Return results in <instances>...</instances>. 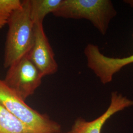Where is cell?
Listing matches in <instances>:
<instances>
[{
    "instance_id": "7a4b0ae2",
    "label": "cell",
    "mask_w": 133,
    "mask_h": 133,
    "mask_svg": "<svg viewBox=\"0 0 133 133\" xmlns=\"http://www.w3.org/2000/svg\"><path fill=\"white\" fill-rule=\"evenodd\" d=\"M0 104L19 119L27 133H61L60 124L30 107L1 79Z\"/></svg>"
},
{
    "instance_id": "3957f363",
    "label": "cell",
    "mask_w": 133,
    "mask_h": 133,
    "mask_svg": "<svg viewBox=\"0 0 133 133\" xmlns=\"http://www.w3.org/2000/svg\"><path fill=\"white\" fill-rule=\"evenodd\" d=\"M53 14L64 18L86 19L105 35L117 12L110 0H62Z\"/></svg>"
},
{
    "instance_id": "6da1fadb",
    "label": "cell",
    "mask_w": 133,
    "mask_h": 133,
    "mask_svg": "<svg viewBox=\"0 0 133 133\" xmlns=\"http://www.w3.org/2000/svg\"><path fill=\"white\" fill-rule=\"evenodd\" d=\"M9 29L5 43L4 66L9 68L28 55L33 45L34 24L30 16V0L22 1L8 23Z\"/></svg>"
},
{
    "instance_id": "7c38bea8",
    "label": "cell",
    "mask_w": 133,
    "mask_h": 133,
    "mask_svg": "<svg viewBox=\"0 0 133 133\" xmlns=\"http://www.w3.org/2000/svg\"><path fill=\"white\" fill-rule=\"evenodd\" d=\"M73 133V132L71 131V130L70 131H68V132H64V133Z\"/></svg>"
},
{
    "instance_id": "52a82bcc",
    "label": "cell",
    "mask_w": 133,
    "mask_h": 133,
    "mask_svg": "<svg viewBox=\"0 0 133 133\" xmlns=\"http://www.w3.org/2000/svg\"><path fill=\"white\" fill-rule=\"evenodd\" d=\"M133 105V100H130L116 92L111 93L109 108L99 117L91 121L79 118L74 124L71 131L73 133H101L105 122L116 113Z\"/></svg>"
},
{
    "instance_id": "5b68a950",
    "label": "cell",
    "mask_w": 133,
    "mask_h": 133,
    "mask_svg": "<svg viewBox=\"0 0 133 133\" xmlns=\"http://www.w3.org/2000/svg\"><path fill=\"white\" fill-rule=\"evenodd\" d=\"M27 56L43 77L54 74L58 71V65L44 31L43 23L34 24L33 45Z\"/></svg>"
},
{
    "instance_id": "277c9868",
    "label": "cell",
    "mask_w": 133,
    "mask_h": 133,
    "mask_svg": "<svg viewBox=\"0 0 133 133\" xmlns=\"http://www.w3.org/2000/svg\"><path fill=\"white\" fill-rule=\"evenodd\" d=\"M43 76L27 56L9 68L4 80L24 101L41 85Z\"/></svg>"
},
{
    "instance_id": "ba28073f",
    "label": "cell",
    "mask_w": 133,
    "mask_h": 133,
    "mask_svg": "<svg viewBox=\"0 0 133 133\" xmlns=\"http://www.w3.org/2000/svg\"><path fill=\"white\" fill-rule=\"evenodd\" d=\"M62 0H30V16L34 24L43 23L45 17L53 14Z\"/></svg>"
},
{
    "instance_id": "30bf717a",
    "label": "cell",
    "mask_w": 133,
    "mask_h": 133,
    "mask_svg": "<svg viewBox=\"0 0 133 133\" xmlns=\"http://www.w3.org/2000/svg\"><path fill=\"white\" fill-rule=\"evenodd\" d=\"M22 1L0 0V29L8 24L10 16L21 6Z\"/></svg>"
},
{
    "instance_id": "8992f818",
    "label": "cell",
    "mask_w": 133,
    "mask_h": 133,
    "mask_svg": "<svg viewBox=\"0 0 133 133\" xmlns=\"http://www.w3.org/2000/svg\"><path fill=\"white\" fill-rule=\"evenodd\" d=\"M133 38V33L132 34ZM133 63V54L121 58L108 57L96 48L91 52L88 59V68L104 84L110 82L114 75L124 66Z\"/></svg>"
},
{
    "instance_id": "9c48e42d",
    "label": "cell",
    "mask_w": 133,
    "mask_h": 133,
    "mask_svg": "<svg viewBox=\"0 0 133 133\" xmlns=\"http://www.w3.org/2000/svg\"><path fill=\"white\" fill-rule=\"evenodd\" d=\"M0 133H27L21 122L1 104Z\"/></svg>"
},
{
    "instance_id": "8fae6325",
    "label": "cell",
    "mask_w": 133,
    "mask_h": 133,
    "mask_svg": "<svg viewBox=\"0 0 133 133\" xmlns=\"http://www.w3.org/2000/svg\"><path fill=\"white\" fill-rule=\"evenodd\" d=\"M124 3L130 5L131 7L133 8V0H125V1H124Z\"/></svg>"
}]
</instances>
